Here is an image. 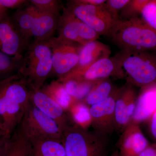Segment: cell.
<instances>
[{"label":"cell","mask_w":156,"mask_h":156,"mask_svg":"<svg viewBox=\"0 0 156 156\" xmlns=\"http://www.w3.org/2000/svg\"><path fill=\"white\" fill-rule=\"evenodd\" d=\"M29 102V87L18 73L0 81L1 136L10 137L20 124Z\"/></svg>","instance_id":"cell-1"},{"label":"cell","mask_w":156,"mask_h":156,"mask_svg":"<svg viewBox=\"0 0 156 156\" xmlns=\"http://www.w3.org/2000/svg\"><path fill=\"white\" fill-rule=\"evenodd\" d=\"M107 36L121 50L156 53V32L140 17L118 20Z\"/></svg>","instance_id":"cell-2"},{"label":"cell","mask_w":156,"mask_h":156,"mask_svg":"<svg viewBox=\"0 0 156 156\" xmlns=\"http://www.w3.org/2000/svg\"><path fill=\"white\" fill-rule=\"evenodd\" d=\"M53 72L52 51L46 41H34L28 45L17 73L30 88L40 89Z\"/></svg>","instance_id":"cell-3"},{"label":"cell","mask_w":156,"mask_h":156,"mask_svg":"<svg viewBox=\"0 0 156 156\" xmlns=\"http://www.w3.org/2000/svg\"><path fill=\"white\" fill-rule=\"evenodd\" d=\"M108 136L71 122L62 131L66 156H108Z\"/></svg>","instance_id":"cell-4"},{"label":"cell","mask_w":156,"mask_h":156,"mask_svg":"<svg viewBox=\"0 0 156 156\" xmlns=\"http://www.w3.org/2000/svg\"><path fill=\"white\" fill-rule=\"evenodd\" d=\"M128 83L140 87L156 83V53L121 50L114 56Z\"/></svg>","instance_id":"cell-5"},{"label":"cell","mask_w":156,"mask_h":156,"mask_svg":"<svg viewBox=\"0 0 156 156\" xmlns=\"http://www.w3.org/2000/svg\"><path fill=\"white\" fill-rule=\"evenodd\" d=\"M18 127L29 140H61L62 130L53 119L34 106L30 101Z\"/></svg>","instance_id":"cell-6"},{"label":"cell","mask_w":156,"mask_h":156,"mask_svg":"<svg viewBox=\"0 0 156 156\" xmlns=\"http://www.w3.org/2000/svg\"><path fill=\"white\" fill-rule=\"evenodd\" d=\"M66 8L99 36H107L115 20L103 6H94L81 2L79 0L69 1Z\"/></svg>","instance_id":"cell-7"},{"label":"cell","mask_w":156,"mask_h":156,"mask_svg":"<svg viewBox=\"0 0 156 156\" xmlns=\"http://www.w3.org/2000/svg\"><path fill=\"white\" fill-rule=\"evenodd\" d=\"M52 51L53 72L63 79L71 72L79 61L81 45L59 37H52L46 41Z\"/></svg>","instance_id":"cell-8"},{"label":"cell","mask_w":156,"mask_h":156,"mask_svg":"<svg viewBox=\"0 0 156 156\" xmlns=\"http://www.w3.org/2000/svg\"><path fill=\"white\" fill-rule=\"evenodd\" d=\"M62 11L58 19V37L82 46L98 39L100 36L96 32L75 17L66 7L63 6Z\"/></svg>","instance_id":"cell-9"},{"label":"cell","mask_w":156,"mask_h":156,"mask_svg":"<svg viewBox=\"0 0 156 156\" xmlns=\"http://www.w3.org/2000/svg\"><path fill=\"white\" fill-rule=\"evenodd\" d=\"M118 89L106 99L89 107L93 130L104 136H108L115 130V104Z\"/></svg>","instance_id":"cell-10"},{"label":"cell","mask_w":156,"mask_h":156,"mask_svg":"<svg viewBox=\"0 0 156 156\" xmlns=\"http://www.w3.org/2000/svg\"><path fill=\"white\" fill-rule=\"evenodd\" d=\"M17 26L8 15L0 20V51L9 56L22 58L28 45Z\"/></svg>","instance_id":"cell-11"},{"label":"cell","mask_w":156,"mask_h":156,"mask_svg":"<svg viewBox=\"0 0 156 156\" xmlns=\"http://www.w3.org/2000/svg\"><path fill=\"white\" fill-rule=\"evenodd\" d=\"M30 101L42 112L54 120L62 131L73 121L67 111L41 89L30 88Z\"/></svg>","instance_id":"cell-12"},{"label":"cell","mask_w":156,"mask_h":156,"mask_svg":"<svg viewBox=\"0 0 156 156\" xmlns=\"http://www.w3.org/2000/svg\"><path fill=\"white\" fill-rule=\"evenodd\" d=\"M137 97L132 84L128 82L118 89L115 104V130L122 132L131 122Z\"/></svg>","instance_id":"cell-13"},{"label":"cell","mask_w":156,"mask_h":156,"mask_svg":"<svg viewBox=\"0 0 156 156\" xmlns=\"http://www.w3.org/2000/svg\"><path fill=\"white\" fill-rule=\"evenodd\" d=\"M111 53L109 47L97 40L81 45L79 51V61L76 66L60 82L76 77L99 59L109 57Z\"/></svg>","instance_id":"cell-14"},{"label":"cell","mask_w":156,"mask_h":156,"mask_svg":"<svg viewBox=\"0 0 156 156\" xmlns=\"http://www.w3.org/2000/svg\"><path fill=\"white\" fill-rule=\"evenodd\" d=\"M149 144L140 125L130 122L122 131L118 151L120 156H138Z\"/></svg>","instance_id":"cell-15"},{"label":"cell","mask_w":156,"mask_h":156,"mask_svg":"<svg viewBox=\"0 0 156 156\" xmlns=\"http://www.w3.org/2000/svg\"><path fill=\"white\" fill-rule=\"evenodd\" d=\"M114 76L124 78L114 57L99 59L73 79L87 82H95Z\"/></svg>","instance_id":"cell-16"},{"label":"cell","mask_w":156,"mask_h":156,"mask_svg":"<svg viewBox=\"0 0 156 156\" xmlns=\"http://www.w3.org/2000/svg\"><path fill=\"white\" fill-rule=\"evenodd\" d=\"M156 111V83L141 88L136 98L130 122L140 125L147 122Z\"/></svg>","instance_id":"cell-17"},{"label":"cell","mask_w":156,"mask_h":156,"mask_svg":"<svg viewBox=\"0 0 156 156\" xmlns=\"http://www.w3.org/2000/svg\"><path fill=\"white\" fill-rule=\"evenodd\" d=\"M58 19V17L54 15L37 9L31 32V37L34 39V41H45L53 37L57 29Z\"/></svg>","instance_id":"cell-18"},{"label":"cell","mask_w":156,"mask_h":156,"mask_svg":"<svg viewBox=\"0 0 156 156\" xmlns=\"http://www.w3.org/2000/svg\"><path fill=\"white\" fill-rule=\"evenodd\" d=\"M4 156H33L30 140L18 126L7 140Z\"/></svg>","instance_id":"cell-19"},{"label":"cell","mask_w":156,"mask_h":156,"mask_svg":"<svg viewBox=\"0 0 156 156\" xmlns=\"http://www.w3.org/2000/svg\"><path fill=\"white\" fill-rule=\"evenodd\" d=\"M30 140L33 156H66L61 140L43 138Z\"/></svg>","instance_id":"cell-20"},{"label":"cell","mask_w":156,"mask_h":156,"mask_svg":"<svg viewBox=\"0 0 156 156\" xmlns=\"http://www.w3.org/2000/svg\"><path fill=\"white\" fill-rule=\"evenodd\" d=\"M37 12L36 8L31 5L24 9H18L12 18L23 37L29 44H30L32 38L31 32Z\"/></svg>","instance_id":"cell-21"},{"label":"cell","mask_w":156,"mask_h":156,"mask_svg":"<svg viewBox=\"0 0 156 156\" xmlns=\"http://www.w3.org/2000/svg\"><path fill=\"white\" fill-rule=\"evenodd\" d=\"M115 89L108 79L98 81L82 101L90 107L106 99Z\"/></svg>","instance_id":"cell-22"},{"label":"cell","mask_w":156,"mask_h":156,"mask_svg":"<svg viewBox=\"0 0 156 156\" xmlns=\"http://www.w3.org/2000/svg\"><path fill=\"white\" fill-rule=\"evenodd\" d=\"M41 89L66 111L76 101L68 94L63 83L58 80L52 81Z\"/></svg>","instance_id":"cell-23"},{"label":"cell","mask_w":156,"mask_h":156,"mask_svg":"<svg viewBox=\"0 0 156 156\" xmlns=\"http://www.w3.org/2000/svg\"><path fill=\"white\" fill-rule=\"evenodd\" d=\"M69 111L70 116L73 122L85 128L91 126V115L89 107L82 101H75L71 105Z\"/></svg>","instance_id":"cell-24"},{"label":"cell","mask_w":156,"mask_h":156,"mask_svg":"<svg viewBox=\"0 0 156 156\" xmlns=\"http://www.w3.org/2000/svg\"><path fill=\"white\" fill-rule=\"evenodd\" d=\"M23 58L9 56L0 51V76L7 77L14 71L18 70Z\"/></svg>","instance_id":"cell-25"},{"label":"cell","mask_w":156,"mask_h":156,"mask_svg":"<svg viewBox=\"0 0 156 156\" xmlns=\"http://www.w3.org/2000/svg\"><path fill=\"white\" fill-rule=\"evenodd\" d=\"M150 0H130L120 12L119 19L128 20L139 17L145 6Z\"/></svg>","instance_id":"cell-26"},{"label":"cell","mask_w":156,"mask_h":156,"mask_svg":"<svg viewBox=\"0 0 156 156\" xmlns=\"http://www.w3.org/2000/svg\"><path fill=\"white\" fill-rule=\"evenodd\" d=\"M31 5L40 11L51 14L59 17L61 15L63 6L56 0H31Z\"/></svg>","instance_id":"cell-27"},{"label":"cell","mask_w":156,"mask_h":156,"mask_svg":"<svg viewBox=\"0 0 156 156\" xmlns=\"http://www.w3.org/2000/svg\"><path fill=\"white\" fill-rule=\"evenodd\" d=\"M140 17L156 32V0H150L143 10Z\"/></svg>","instance_id":"cell-28"},{"label":"cell","mask_w":156,"mask_h":156,"mask_svg":"<svg viewBox=\"0 0 156 156\" xmlns=\"http://www.w3.org/2000/svg\"><path fill=\"white\" fill-rule=\"evenodd\" d=\"M130 0H108L104 5V7L115 20L119 19V14Z\"/></svg>","instance_id":"cell-29"},{"label":"cell","mask_w":156,"mask_h":156,"mask_svg":"<svg viewBox=\"0 0 156 156\" xmlns=\"http://www.w3.org/2000/svg\"><path fill=\"white\" fill-rule=\"evenodd\" d=\"M29 1L27 0H0V6L5 9H19Z\"/></svg>","instance_id":"cell-30"},{"label":"cell","mask_w":156,"mask_h":156,"mask_svg":"<svg viewBox=\"0 0 156 156\" xmlns=\"http://www.w3.org/2000/svg\"><path fill=\"white\" fill-rule=\"evenodd\" d=\"M152 136L156 140V111L147 121Z\"/></svg>","instance_id":"cell-31"},{"label":"cell","mask_w":156,"mask_h":156,"mask_svg":"<svg viewBox=\"0 0 156 156\" xmlns=\"http://www.w3.org/2000/svg\"><path fill=\"white\" fill-rule=\"evenodd\" d=\"M138 156H156V144H150Z\"/></svg>","instance_id":"cell-32"},{"label":"cell","mask_w":156,"mask_h":156,"mask_svg":"<svg viewBox=\"0 0 156 156\" xmlns=\"http://www.w3.org/2000/svg\"><path fill=\"white\" fill-rule=\"evenodd\" d=\"M81 2L94 6H103L106 1L105 0H79Z\"/></svg>","instance_id":"cell-33"},{"label":"cell","mask_w":156,"mask_h":156,"mask_svg":"<svg viewBox=\"0 0 156 156\" xmlns=\"http://www.w3.org/2000/svg\"><path fill=\"white\" fill-rule=\"evenodd\" d=\"M9 138L4 137V136L0 137V156H4L5 151L6 143Z\"/></svg>","instance_id":"cell-34"},{"label":"cell","mask_w":156,"mask_h":156,"mask_svg":"<svg viewBox=\"0 0 156 156\" xmlns=\"http://www.w3.org/2000/svg\"><path fill=\"white\" fill-rule=\"evenodd\" d=\"M6 11H7V9H5V8L0 6V20L2 19L5 15H7Z\"/></svg>","instance_id":"cell-35"},{"label":"cell","mask_w":156,"mask_h":156,"mask_svg":"<svg viewBox=\"0 0 156 156\" xmlns=\"http://www.w3.org/2000/svg\"><path fill=\"white\" fill-rule=\"evenodd\" d=\"M109 156H120L119 154V152L118 151H115L112 154Z\"/></svg>","instance_id":"cell-36"},{"label":"cell","mask_w":156,"mask_h":156,"mask_svg":"<svg viewBox=\"0 0 156 156\" xmlns=\"http://www.w3.org/2000/svg\"><path fill=\"white\" fill-rule=\"evenodd\" d=\"M0 136H1V135H0Z\"/></svg>","instance_id":"cell-37"},{"label":"cell","mask_w":156,"mask_h":156,"mask_svg":"<svg viewBox=\"0 0 156 156\" xmlns=\"http://www.w3.org/2000/svg\"></svg>","instance_id":"cell-38"}]
</instances>
